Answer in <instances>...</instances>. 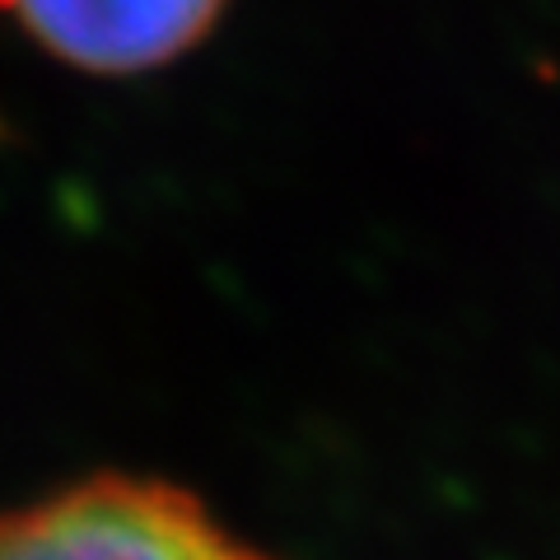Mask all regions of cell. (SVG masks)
<instances>
[{
    "instance_id": "obj_1",
    "label": "cell",
    "mask_w": 560,
    "mask_h": 560,
    "mask_svg": "<svg viewBox=\"0 0 560 560\" xmlns=\"http://www.w3.org/2000/svg\"><path fill=\"white\" fill-rule=\"evenodd\" d=\"M0 560H280L187 486L98 471L0 510Z\"/></svg>"
},
{
    "instance_id": "obj_2",
    "label": "cell",
    "mask_w": 560,
    "mask_h": 560,
    "mask_svg": "<svg viewBox=\"0 0 560 560\" xmlns=\"http://www.w3.org/2000/svg\"><path fill=\"white\" fill-rule=\"evenodd\" d=\"M230 0H0V14L80 75H150L210 38Z\"/></svg>"
}]
</instances>
